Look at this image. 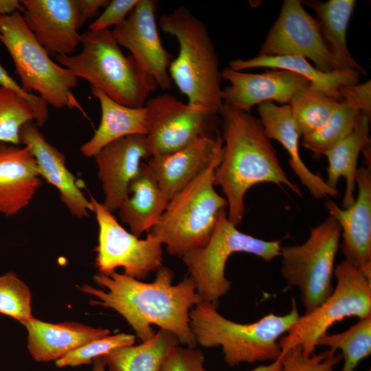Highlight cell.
I'll return each instance as SVG.
<instances>
[{
	"label": "cell",
	"instance_id": "ee69618b",
	"mask_svg": "<svg viewBox=\"0 0 371 371\" xmlns=\"http://www.w3.org/2000/svg\"><path fill=\"white\" fill-rule=\"evenodd\" d=\"M93 363L92 371H106L105 363L101 356L95 359Z\"/></svg>",
	"mask_w": 371,
	"mask_h": 371
},
{
	"label": "cell",
	"instance_id": "7c38bea8",
	"mask_svg": "<svg viewBox=\"0 0 371 371\" xmlns=\"http://www.w3.org/2000/svg\"><path fill=\"white\" fill-rule=\"evenodd\" d=\"M146 144L151 155L177 151L204 136L220 134L219 115L183 103L164 93L149 98Z\"/></svg>",
	"mask_w": 371,
	"mask_h": 371
},
{
	"label": "cell",
	"instance_id": "4dcf8cb0",
	"mask_svg": "<svg viewBox=\"0 0 371 371\" xmlns=\"http://www.w3.org/2000/svg\"><path fill=\"white\" fill-rule=\"evenodd\" d=\"M328 346L330 350L341 351L344 365L339 371H354L361 360L371 353V315L359 321L340 333H325L317 346Z\"/></svg>",
	"mask_w": 371,
	"mask_h": 371
},
{
	"label": "cell",
	"instance_id": "8d00e7d4",
	"mask_svg": "<svg viewBox=\"0 0 371 371\" xmlns=\"http://www.w3.org/2000/svg\"><path fill=\"white\" fill-rule=\"evenodd\" d=\"M204 361L201 350L179 345L168 355L161 371H201Z\"/></svg>",
	"mask_w": 371,
	"mask_h": 371
},
{
	"label": "cell",
	"instance_id": "4fadbf2b",
	"mask_svg": "<svg viewBox=\"0 0 371 371\" xmlns=\"http://www.w3.org/2000/svg\"><path fill=\"white\" fill-rule=\"evenodd\" d=\"M257 56H297L309 59L324 72L343 69L325 45L316 19L298 0L284 1Z\"/></svg>",
	"mask_w": 371,
	"mask_h": 371
},
{
	"label": "cell",
	"instance_id": "484cf974",
	"mask_svg": "<svg viewBox=\"0 0 371 371\" xmlns=\"http://www.w3.org/2000/svg\"><path fill=\"white\" fill-rule=\"evenodd\" d=\"M235 71L256 67H269L287 70L300 74L307 79L311 89L335 100L342 101L339 94L341 87L359 83L360 74L352 69H341L324 72L309 63L304 58L297 56H262L249 59L236 58L229 67Z\"/></svg>",
	"mask_w": 371,
	"mask_h": 371
},
{
	"label": "cell",
	"instance_id": "ffe728a7",
	"mask_svg": "<svg viewBox=\"0 0 371 371\" xmlns=\"http://www.w3.org/2000/svg\"><path fill=\"white\" fill-rule=\"evenodd\" d=\"M221 134L204 136L173 153L150 157L147 164L169 200L223 154Z\"/></svg>",
	"mask_w": 371,
	"mask_h": 371
},
{
	"label": "cell",
	"instance_id": "e0dca14e",
	"mask_svg": "<svg viewBox=\"0 0 371 371\" xmlns=\"http://www.w3.org/2000/svg\"><path fill=\"white\" fill-rule=\"evenodd\" d=\"M23 21L49 56L71 55L80 43L77 0H23Z\"/></svg>",
	"mask_w": 371,
	"mask_h": 371
},
{
	"label": "cell",
	"instance_id": "60d3db41",
	"mask_svg": "<svg viewBox=\"0 0 371 371\" xmlns=\"http://www.w3.org/2000/svg\"><path fill=\"white\" fill-rule=\"evenodd\" d=\"M109 3V0H77L78 29L88 19L98 16L100 9L104 8Z\"/></svg>",
	"mask_w": 371,
	"mask_h": 371
},
{
	"label": "cell",
	"instance_id": "5bb4252c",
	"mask_svg": "<svg viewBox=\"0 0 371 371\" xmlns=\"http://www.w3.org/2000/svg\"><path fill=\"white\" fill-rule=\"evenodd\" d=\"M157 8V1L139 0L125 21L111 31L117 43L128 49L140 68L158 87L166 91L172 85L168 71L172 55L164 47L158 32Z\"/></svg>",
	"mask_w": 371,
	"mask_h": 371
},
{
	"label": "cell",
	"instance_id": "b9f144b4",
	"mask_svg": "<svg viewBox=\"0 0 371 371\" xmlns=\"http://www.w3.org/2000/svg\"><path fill=\"white\" fill-rule=\"evenodd\" d=\"M16 11L21 13L24 11L21 1L0 0V15L10 14Z\"/></svg>",
	"mask_w": 371,
	"mask_h": 371
},
{
	"label": "cell",
	"instance_id": "3957f363",
	"mask_svg": "<svg viewBox=\"0 0 371 371\" xmlns=\"http://www.w3.org/2000/svg\"><path fill=\"white\" fill-rule=\"evenodd\" d=\"M158 25L175 37L178 56L170 62L168 71L179 90L188 98V104L221 115V71L218 57L205 24L188 8L179 6L162 14Z\"/></svg>",
	"mask_w": 371,
	"mask_h": 371
},
{
	"label": "cell",
	"instance_id": "f35d334b",
	"mask_svg": "<svg viewBox=\"0 0 371 371\" xmlns=\"http://www.w3.org/2000/svg\"><path fill=\"white\" fill-rule=\"evenodd\" d=\"M0 87L10 89L26 99L32 105L35 113V123L43 126L48 118L47 103L39 95L25 92L0 64Z\"/></svg>",
	"mask_w": 371,
	"mask_h": 371
},
{
	"label": "cell",
	"instance_id": "74e56055",
	"mask_svg": "<svg viewBox=\"0 0 371 371\" xmlns=\"http://www.w3.org/2000/svg\"><path fill=\"white\" fill-rule=\"evenodd\" d=\"M139 0L109 1L104 11L88 27L89 30H108L123 23Z\"/></svg>",
	"mask_w": 371,
	"mask_h": 371
},
{
	"label": "cell",
	"instance_id": "7402d4cb",
	"mask_svg": "<svg viewBox=\"0 0 371 371\" xmlns=\"http://www.w3.org/2000/svg\"><path fill=\"white\" fill-rule=\"evenodd\" d=\"M265 133L269 139L280 142L289 155V165L301 183L315 199L337 196L338 190L330 188L319 175L305 165L300 155L301 137L289 104L265 102L257 108Z\"/></svg>",
	"mask_w": 371,
	"mask_h": 371
},
{
	"label": "cell",
	"instance_id": "7bdbcfd3",
	"mask_svg": "<svg viewBox=\"0 0 371 371\" xmlns=\"http://www.w3.org/2000/svg\"><path fill=\"white\" fill-rule=\"evenodd\" d=\"M282 367L280 359L271 361L267 365L258 366L251 371H282ZM201 371H206L203 368Z\"/></svg>",
	"mask_w": 371,
	"mask_h": 371
},
{
	"label": "cell",
	"instance_id": "f6af8a7d",
	"mask_svg": "<svg viewBox=\"0 0 371 371\" xmlns=\"http://www.w3.org/2000/svg\"><path fill=\"white\" fill-rule=\"evenodd\" d=\"M369 371H370V370H369Z\"/></svg>",
	"mask_w": 371,
	"mask_h": 371
},
{
	"label": "cell",
	"instance_id": "f546056e",
	"mask_svg": "<svg viewBox=\"0 0 371 371\" xmlns=\"http://www.w3.org/2000/svg\"><path fill=\"white\" fill-rule=\"evenodd\" d=\"M361 115L358 109L340 101L323 125L303 136V146L311 151L314 157L324 155L352 132Z\"/></svg>",
	"mask_w": 371,
	"mask_h": 371
},
{
	"label": "cell",
	"instance_id": "4316f807",
	"mask_svg": "<svg viewBox=\"0 0 371 371\" xmlns=\"http://www.w3.org/2000/svg\"><path fill=\"white\" fill-rule=\"evenodd\" d=\"M302 4L313 9L329 52L343 69H352L366 75V70L353 58L348 50L346 34L355 0L303 1Z\"/></svg>",
	"mask_w": 371,
	"mask_h": 371
},
{
	"label": "cell",
	"instance_id": "ab89813d",
	"mask_svg": "<svg viewBox=\"0 0 371 371\" xmlns=\"http://www.w3.org/2000/svg\"><path fill=\"white\" fill-rule=\"evenodd\" d=\"M341 100L358 109L363 115L371 118V81L370 80L340 88Z\"/></svg>",
	"mask_w": 371,
	"mask_h": 371
},
{
	"label": "cell",
	"instance_id": "9c48e42d",
	"mask_svg": "<svg viewBox=\"0 0 371 371\" xmlns=\"http://www.w3.org/2000/svg\"><path fill=\"white\" fill-rule=\"evenodd\" d=\"M341 233L337 220L329 216L311 229L304 243L280 248V275L287 285L298 288L305 313L319 306L333 291Z\"/></svg>",
	"mask_w": 371,
	"mask_h": 371
},
{
	"label": "cell",
	"instance_id": "d6986e66",
	"mask_svg": "<svg viewBox=\"0 0 371 371\" xmlns=\"http://www.w3.org/2000/svg\"><path fill=\"white\" fill-rule=\"evenodd\" d=\"M20 144L28 146L42 179L55 187L69 213L79 218L92 212V205L83 194L76 177L68 170L65 157L49 143L33 121L25 123L19 134Z\"/></svg>",
	"mask_w": 371,
	"mask_h": 371
},
{
	"label": "cell",
	"instance_id": "603a6c76",
	"mask_svg": "<svg viewBox=\"0 0 371 371\" xmlns=\"http://www.w3.org/2000/svg\"><path fill=\"white\" fill-rule=\"evenodd\" d=\"M27 330V349L38 362L56 361L76 348L110 335L106 328L77 322L52 324L34 317L21 322Z\"/></svg>",
	"mask_w": 371,
	"mask_h": 371
},
{
	"label": "cell",
	"instance_id": "8fae6325",
	"mask_svg": "<svg viewBox=\"0 0 371 371\" xmlns=\"http://www.w3.org/2000/svg\"><path fill=\"white\" fill-rule=\"evenodd\" d=\"M90 201L99 228L95 265L100 272L123 267L124 274L141 280L163 266V244L157 237L148 232L146 238L139 239L125 229L103 203L93 196Z\"/></svg>",
	"mask_w": 371,
	"mask_h": 371
},
{
	"label": "cell",
	"instance_id": "d590c367",
	"mask_svg": "<svg viewBox=\"0 0 371 371\" xmlns=\"http://www.w3.org/2000/svg\"><path fill=\"white\" fill-rule=\"evenodd\" d=\"M280 359L282 371H333L334 367L341 361L342 355L328 349L306 356L302 348L296 346L282 352Z\"/></svg>",
	"mask_w": 371,
	"mask_h": 371
},
{
	"label": "cell",
	"instance_id": "30bf717a",
	"mask_svg": "<svg viewBox=\"0 0 371 371\" xmlns=\"http://www.w3.org/2000/svg\"><path fill=\"white\" fill-rule=\"evenodd\" d=\"M337 279L331 294L316 308L300 316L279 341L281 353L299 346L303 353H315L320 337L335 322L352 316L371 315V280L344 260L334 269Z\"/></svg>",
	"mask_w": 371,
	"mask_h": 371
},
{
	"label": "cell",
	"instance_id": "52a82bcc",
	"mask_svg": "<svg viewBox=\"0 0 371 371\" xmlns=\"http://www.w3.org/2000/svg\"><path fill=\"white\" fill-rule=\"evenodd\" d=\"M0 41L10 54L25 92H36L56 109H76L88 118L73 93L78 78L50 58L26 26L21 12L0 15Z\"/></svg>",
	"mask_w": 371,
	"mask_h": 371
},
{
	"label": "cell",
	"instance_id": "ba28073f",
	"mask_svg": "<svg viewBox=\"0 0 371 371\" xmlns=\"http://www.w3.org/2000/svg\"><path fill=\"white\" fill-rule=\"evenodd\" d=\"M281 242L265 240L240 232L223 210L207 243L181 258L201 301L217 308L220 299L231 287V282L225 277L229 258L234 253L245 252L269 262L280 256Z\"/></svg>",
	"mask_w": 371,
	"mask_h": 371
},
{
	"label": "cell",
	"instance_id": "d6a6232c",
	"mask_svg": "<svg viewBox=\"0 0 371 371\" xmlns=\"http://www.w3.org/2000/svg\"><path fill=\"white\" fill-rule=\"evenodd\" d=\"M35 121L29 102L10 89L0 87V143L19 145V134L27 122Z\"/></svg>",
	"mask_w": 371,
	"mask_h": 371
},
{
	"label": "cell",
	"instance_id": "44dd1931",
	"mask_svg": "<svg viewBox=\"0 0 371 371\" xmlns=\"http://www.w3.org/2000/svg\"><path fill=\"white\" fill-rule=\"evenodd\" d=\"M36 161L27 146L0 143V214H18L42 183Z\"/></svg>",
	"mask_w": 371,
	"mask_h": 371
},
{
	"label": "cell",
	"instance_id": "f1b7e54d",
	"mask_svg": "<svg viewBox=\"0 0 371 371\" xmlns=\"http://www.w3.org/2000/svg\"><path fill=\"white\" fill-rule=\"evenodd\" d=\"M180 344L175 335L160 328L139 345L117 348L101 357L107 371H161L168 355Z\"/></svg>",
	"mask_w": 371,
	"mask_h": 371
},
{
	"label": "cell",
	"instance_id": "cb8c5ba5",
	"mask_svg": "<svg viewBox=\"0 0 371 371\" xmlns=\"http://www.w3.org/2000/svg\"><path fill=\"white\" fill-rule=\"evenodd\" d=\"M168 201L147 163L142 162L128 186V196L117 209L119 216L131 232L139 237L156 225Z\"/></svg>",
	"mask_w": 371,
	"mask_h": 371
},
{
	"label": "cell",
	"instance_id": "836d02e7",
	"mask_svg": "<svg viewBox=\"0 0 371 371\" xmlns=\"http://www.w3.org/2000/svg\"><path fill=\"white\" fill-rule=\"evenodd\" d=\"M31 292L15 273L10 271L0 276V313L20 322L32 317Z\"/></svg>",
	"mask_w": 371,
	"mask_h": 371
},
{
	"label": "cell",
	"instance_id": "7a4b0ae2",
	"mask_svg": "<svg viewBox=\"0 0 371 371\" xmlns=\"http://www.w3.org/2000/svg\"><path fill=\"white\" fill-rule=\"evenodd\" d=\"M221 116L223 155L215 170L214 186H219L225 196L230 222L236 226L242 222L245 195L258 183L284 184L302 196L284 171L259 118L225 105Z\"/></svg>",
	"mask_w": 371,
	"mask_h": 371
},
{
	"label": "cell",
	"instance_id": "d4e9b609",
	"mask_svg": "<svg viewBox=\"0 0 371 371\" xmlns=\"http://www.w3.org/2000/svg\"><path fill=\"white\" fill-rule=\"evenodd\" d=\"M91 91L100 102L101 119L92 137L80 148L84 156L94 157L103 147L118 139L146 135L148 119L145 106L128 107L116 102L97 88L91 87Z\"/></svg>",
	"mask_w": 371,
	"mask_h": 371
},
{
	"label": "cell",
	"instance_id": "6da1fadb",
	"mask_svg": "<svg viewBox=\"0 0 371 371\" xmlns=\"http://www.w3.org/2000/svg\"><path fill=\"white\" fill-rule=\"evenodd\" d=\"M173 271L161 266L152 282H144L112 271L99 272L93 281L106 290L85 284L80 290L96 297L91 303L111 308L120 314L136 335L145 341L155 334L156 325L175 335L181 344L195 348L196 339L190 327L189 313L201 302L194 282L189 276L172 284Z\"/></svg>",
	"mask_w": 371,
	"mask_h": 371
},
{
	"label": "cell",
	"instance_id": "5b68a950",
	"mask_svg": "<svg viewBox=\"0 0 371 371\" xmlns=\"http://www.w3.org/2000/svg\"><path fill=\"white\" fill-rule=\"evenodd\" d=\"M80 35L81 52L57 56V63L116 102L131 108L144 106L158 86L132 56L123 54L111 31L87 30Z\"/></svg>",
	"mask_w": 371,
	"mask_h": 371
},
{
	"label": "cell",
	"instance_id": "ac0fdd59",
	"mask_svg": "<svg viewBox=\"0 0 371 371\" xmlns=\"http://www.w3.org/2000/svg\"><path fill=\"white\" fill-rule=\"evenodd\" d=\"M150 157L144 135L115 140L94 157L104 194L102 203L109 211L117 210L128 196V186L137 175L142 159Z\"/></svg>",
	"mask_w": 371,
	"mask_h": 371
},
{
	"label": "cell",
	"instance_id": "8992f818",
	"mask_svg": "<svg viewBox=\"0 0 371 371\" xmlns=\"http://www.w3.org/2000/svg\"><path fill=\"white\" fill-rule=\"evenodd\" d=\"M222 155L174 195L150 233L164 244L168 254L182 257L209 240L220 213L227 203L214 189L215 170Z\"/></svg>",
	"mask_w": 371,
	"mask_h": 371
},
{
	"label": "cell",
	"instance_id": "2e32d148",
	"mask_svg": "<svg viewBox=\"0 0 371 371\" xmlns=\"http://www.w3.org/2000/svg\"><path fill=\"white\" fill-rule=\"evenodd\" d=\"M357 198L344 209L331 200L325 202L330 216L338 222L342 234L345 259L371 280V172L361 167L356 175Z\"/></svg>",
	"mask_w": 371,
	"mask_h": 371
},
{
	"label": "cell",
	"instance_id": "83f0119b",
	"mask_svg": "<svg viewBox=\"0 0 371 371\" xmlns=\"http://www.w3.org/2000/svg\"><path fill=\"white\" fill-rule=\"evenodd\" d=\"M369 119L361 113L352 132L344 139L332 148L324 155L328 161L326 183L332 189L337 190L340 177L346 179V189L341 207H349L355 202L357 160L361 150L370 148Z\"/></svg>",
	"mask_w": 371,
	"mask_h": 371
},
{
	"label": "cell",
	"instance_id": "9a60e30c",
	"mask_svg": "<svg viewBox=\"0 0 371 371\" xmlns=\"http://www.w3.org/2000/svg\"><path fill=\"white\" fill-rule=\"evenodd\" d=\"M221 75L229 82L222 89L223 105L248 113L265 102L289 104L295 93L311 86L302 76L282 69L251 74L225 67Z\"/></svg>",
	"mask_w": 371,
	"mask_h": 371
},
{
	"label": "cell",
	"instance_id": "277c9868",
	"mask_svg": "<svg viewBox=\"0 0 371 371\" xmlns=\"http://www.w3.org/2000/svg\"><path fill=\"white\" fill-rule=\"evenodd\" d=\"M299 317L293 298L288 313H270L249 324L231 321L221 315L216 306L202 301L189 313L190 327L196 344L205 348L221 346L224 359L230 366L279 359L278 341Z\"/></svg>",
	"mask_w": 371,
	"mask_h": 371
},
{
	"label": "cell",
	"instance_id": "e575fe53",
	"mask_svg": "<svg viewBox=\"0 0 371 371\" xmlns=\"http://www.w3.org/2000/svg\"><path fill=\"white\" fill-rule=\"evenodd\" d=\"M135 337L133 335L119 333L107 335L89 341L67 353L56 361L58 368L78 366L93 363L98 357L109 353L111 350L124 346L134 345Z\"/></svg>",
	"mask_w": 371,
	"mask_h": 371
},
{
	"label": "cell",
	"instance_id": "1f68e13d",
	"mask_svg": "<svg viewBox=\"0 0 371 371\" xmlns=\"http://www.w3.org/2000/svg\"><path fill=\"white\" fill-rule=\"evenodd\" d=\"M339 102L311 87L295 93L289 105L301 136L309 134L323 125Z\"/></svg>",
	"mask_w": 371,
	"mask_h": 371
}]
</instances>
